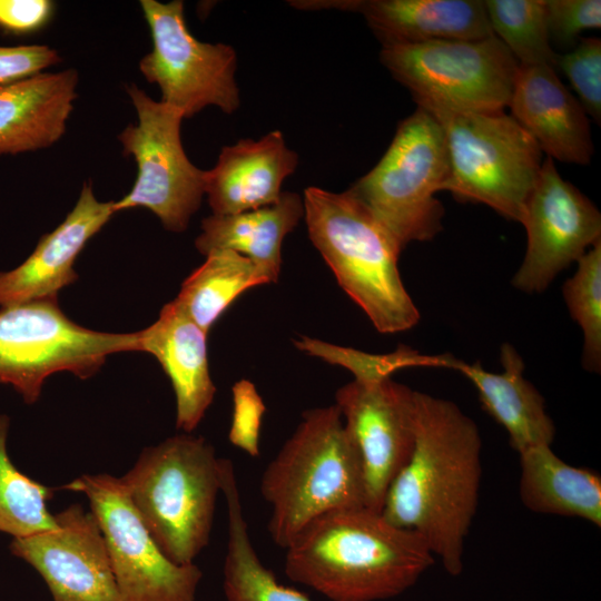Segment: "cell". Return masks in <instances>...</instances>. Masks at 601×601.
Returning <instances> with one entry per match:
<instances>
[{"mask_svg": "<svg viewBox=\"0 0 601 601\" xmlns=\"http://www.w3.org/2000/svg\"><path fill=\"white\" fill-rule=\"evenodd\" d=\"M48 0H0V27L12 32H30L42 27L52 13Z\"/></svg>", "mask_w": 601, "mask_h": 601, "instance_id": "cell-34", "label": "cell"}, {"mask_svg": "<svg viewBox=\"0 0 601 601\" xmlns=\"http://www.w3.org/2000/svg\"><path fill=\"white\" fill-rule=\"evenodd\" d=\"M501 373H492L476 362L455 357L450 368L462 373L475 386L483 408L506 431L518 454L538 445H552L555 426L543 396L524 376L518 351L504 343L500 349Z\"/></svg>", "mask_w": 601, "mask_h": 601, "instance_id": "cell-21", "label": "cell"}, {"mask_svg": "<svg viewBox=\"0 0 601 601\" xmlns=\"http://www.w3.org/2000/svg\"><path fill=\"white\" fill-rule=\"evenodd\" d=\"M520 223L526 231V250L512 284L529 294L544 292L560 272L601 240L600 211L560 176L549 157L543 160Z\"/></svg>", "mask_w": 601, "mask_h": 601, "instance_id": "cell-14", "label": "cell"}, {"mask_svg": "<svg viewBox=\"0 0 601 601\" xmlns=\"http://www.w3.org/2000/svg\"><path fill=\"white\" fill-rule=\"evenodd\" d=\"M220 492L227 510L224 592L227 601H311L306 594L278 583L255 551L245 520L234 465L220 459Z\"/></svg>", "mask_w": 601, "mask_h": 601, "instance_id": "cell-25", "label": "cell"}, {"mask_svg": "<svg viewBox=\"0 0 601 601\" xmlns=\"http://www.w3.org/2000/svg\"><path fill=\"white\" fill-rule=\"evenodd\" d=\"M120 481L160 551L193 564L209 543L220 492L214 446L191 433L173 435L145 447Z\"/></svg>", "mask_w": 601, "mask_h": 601, "instance_id": "cell-5", "label": "cell"}, {"mask_svg": "<svg viewBox=\"0 0 601 601\" xmlns=\"http://www.w3.org/2000/svg\"><path fill=\"white\" fill-rule=\"evenodd\" d=\"M430 114L446 144L450 171L443 190L520 223L543 164L535 140L505 110Z\"/></svg>", "mask_w": 601, "mask_h": 601, "instance_id": "cell-7", "label": "cell"}, {"mask_svg": "<svg viewBox=\"0 0 601 601\" xmlns=\"http://www.w3.org/2000/svg\"><path fill=\"white\" fill-rule=\"evenodd\" d=\"M294 343L295 346L300 351L309 355L319 357L331 364H337L343 367H345L346 359L349 353L353 351L352 348L333 345L306 336L299 337ZM418 355L420 359L417 366H434V356H427L422 354Z\"/></svg>", "mask_w": 601, "mask_h": 601, "instance_id": "cell-35", "label": "cell"}, {"mask_svg": "<svg viewBox=\"0 0 601 601\" xmlns=\"http://www.w3.org/2000/svg\"><path fill=\"white\" fill-rule=\"evenodd\" d=\"M508 108L546 157L590 164L594 148L588 115L554 67L519 65Z\"/></svg>", "mask_w": 601, "mask_h": 601, "instance_id": "cell-17", "label": "cell"}, {"mask_svg": "<svg viewBox=\"0 0 601 601\" xmlns=\"http://www.w3.org/2000/svg\"><path fill=\"white\" fill-rule=\"evenodd\" d=\"M578 268L562 288L571 317L583 333L582 365L601 370V240L577 262Z\"/></svg>", "mask_w": 601, "mask_h": 601, "instance_id": "cell-29", "label": "cell"}, {"mask_svg": "<svg viewBox=\"0 0 601 601\" xmlns=\"http://www.w3.org/2000/svg\"><path fill=\"white\" fill-rule=\"evenodd\" d=\"M308 237L338 285L383 334L414 327L420 312L398 269L393 237L347 190L308 187L303 195Z\"/></svg>", "mask_w": 601, "mask_h": 601, "instance_id": "cell-4", "label": "cell"}, {"mask_svg": "<svg viewBox=\"0 0 601 601\" xmlns=\"http://www.w3.org/2000/svg\"><path fill=\"white\" fill-rule=\"evenodd\" d=\"M492 33L520 66L550 65L556 55L551 46L545 0H485Z\"/></svg>", "mask_w": 601, "mask_h": 601, "instance_id": "cell-28", "label": "cell"}, {"mask_svg": "<svg viewBox=\"0 0 601 601\" xmlns=\"http://www.w3.org/2000/svg\"><path fill=\"white\" fill-rule=\"evenodd\" d=\"M138 124L119 135L124 154L137 164L131 190L114 201L115 213L145 207L171 231H184L205 195V170L187 157L180 139L184 116L176 108L155 101L136 85L127 86Z\"/></svg>", "mask_w": 601, "mask_h": 601, "instance_id": "cell-11", "label": "cell"}, {"mask_svg": "<svg viewBox=\"0 0 601 601\" xmlns=\"http://www.w3.org/2000/svg\"><path fill=\"white\" fill-rule=\"evenodd\" d=\"M139 352L154 355L168 375L176 397V427L191 433L211 405L216 386L207 358V333L176 299L139 332Z\"/></svg>", "mask_w": 601, "mask_h": 601, "instance_id": "cell-20", "label": "cell"}, {"mask_svg": "<svg viewBox=\"0 0 601 601\" xmlns=\"http://www.w3.org/2000/svg\"><path fill=\"white\" fill-rule=\"evenodd\" d=\"M75 69L0 86V155L47 148L66 131L77 97Z\"/></svg>", "mask_w": 601, "mask_h": 601, "instance_id": "cell-22", "label": "cell"}, {"mask_svg": "<svg viewBox=\"0 0 601 601\" xmlns=\"http://www.w3.org/2000/svg\"><path fill=\"white\" fill-rule=\"evenodd\" d=\"M299 9H338L361 13L382 47L492 36L482 0L292 1Z\"/></svg>", "mask_w": 601, "mask_h": 601, "instance_id": "cell-16", "label": "cell"}, {"mask_svg": "<svg viewBox=\"0 0 601 601\" xmlns=\"http://www.w3.org/2000/svg\"><path fill=\"white\" fill-rule=\"evenodd\" d=\"M140 335L86 328L63 314L57 298L23 302L0 309V382L28 404L41 395L46 378L70 372L81 380L96 374L106 358L139 352Z\"/></svg>", "mask_w": 601, "mask_h": 601, "instance_id": "cell-9", "label": "cell"}, {"mask_svg": "<svg viewBox=\"0 0 601 601\" xmlns=\"http://www.w3.org/2000/svg\"><path fill=\"white\" fill-rule=\"evenodd\" d=\"M85 494L104 533L120 601H195L201 570L171 562L158 548L120 477L83 474L63 486Z\"/></svg>", "mask_w": 601, "mask_h": 601, "instance_id": "cell-13", "label": "cell"}, {"mask_svg": "<svg viewBox=\"0 0 601 601\" xmlns=\"http://www.w3.org/2000/svg\"><path fill=\"white\" fill-rule=\"evenodd\" d=\"M304 214L303 197L294 191H283L273 205L204 218L195 246L205 256L214 250L244 255L266 273L270 283H276L282 267L283 242Z\"/></svg>", "mask_w": 601, "mask_h": 601, "instance_id": "cell-23", "label": "cell"}, {"mask_svg": "<svg viewBox=\"0 0 601 601\" xmlns=\"http://www.w3.org/2000/svg\"><path fill=\"white\" fill-rule=\"evenodd\" d=\"M266 273L248 257L233 250L206 255L181 284L175 298L186 314L208 334L215 322L245 290L269 284Z\"/></svg>", "mask_w": 601, "mask_h": 601, "instance_id": "cell-26", "label": "cell"}, {"mask_svg": "<svg viewBox=\"0 0 601 601\" xmlns=\"http://www.w3.org/2000/svg\"><path fill=\"white\" fill-rule=\"evenodd\" d=\"M550 41L575 46L579 36L601 27L600 0H545Z\"/></svg>", "mask_w": 601, "mask_h": 601, "instance_id": "cell-32", "label": "cell"}, {"mask_svg": "<svg viewBox=\"0 0 601 601\" xmlns=\"http://www.w3.org/2000/svg\"><path fill=\"white\" fill-rule=\"evenodd\" d=\"M233 417L228 432L229 442L252 457L259 455L262 420L265 403L256 386L248 380H239L231 387Z\"/></svg>", "mask_w": 601, "mask_h": 601, "instance_id": "cell-31", "label": "cell"}, {"mask_svg": "<svg viewBox=\"0 0 601 601\" xmlns=\"http://www.w3.org/2000/svg\"><path fill=\"white\" fill-rule=\"evenodd\" d=\"M394 353L375 355L335 393L344 427L357 453L365 506L381 512L387 490L414 446V393L397 383Z\"/></svg>", "mask_w": 601, "mask_h": 601, "instance_id": "cell-10", "label": "cell"}, {"mask_svg": "<svg viewBox=\"0 0 601 601\" xmlns=\"http://www.w3.org/2000/svg\"><path fill=\"white\" fill-rule=\"evenodd\" d=\"M443 129L421 107L398 124L380 161L347 191L362 203L403 250L442 229L445 210L435 194L449 177Z\"/></svg>", "mask_w": 601, "mask_h": 601, "instance_id": "cell-6", "label": "cell"}, {"mask_svg": "<svg viewBox=\"0 0 601 601\" xmlns=\"http://www.w3.org/2000/svg\"><path fill=\"white\" fill-rule=\"evenodd\" d=\"M482 479L476 423L454 402L415 391L414 446L391 483L382 515L421 536L451 575L463 571Z\"/></svg>", "mask_w": 601, "mask_h": 601, "instance_id": "cell-1", "label": "cell"}, {"mask_svg": "<svg viewBox=\"0 0 601 601\" xmlns=\"http://www.w3.org/2000/svg\"><path fill=\"white\" fill-rule=\"evenodd\" d=\"M297 165L298 155L287 147L280 130L223 147L215 167L205 170V195L213 214H239L277 203L284 180Z\"/></svg>", "mask_w": 601, "mask_h": 601, "instance_id": "cell-19", "label": "cell"}, {"mask_svg": "<svg viewBox=\"0 0 601 601\" xmlns=\"http://www.w3.org/2000/svg\"><path fill=\"white\" fill-rule=\"evenodd\" d=\"M558 67L568 78L578 101L598 124L601 119V40L582 38L563 55H556Z\"/></svg>", "mask_w": 601, "mask_h": 601, "instance_id": "cell-30", "label": "cell"}, {"mask_svg": "<svg viewBox=\"0 0 601 601\" xmlns=\"http://www.w3.org/2000/svg\"><path fill=\"white\" fill-rule=\"evenodd\" d=\"M382 65L430 112H490L509 106L519 63L494 35L382 47Z\"/></svg>", "mask_w": 601, "mask_h": 601, "instance_id": "cell-8", "label": "cell"}, {"mask_svg": "<svg viewBox=\"0 0 601 601\" xmlns=\"http://www.w3.org/2000/svg\"><path fill=\"white\" fill-rule=\"evenodd\" d=\"M114 214V201H99L91 185L83 184L65 220L42 236L20 266L0 272V306L57 298L59 290L77 279L73 264L79 253Z\"/></svg>", "mask_w": 601, "mask_h": 601, "instance_id": "cell-18", "label": "cell"}, {"mask_svg": "<svg viewBox=\"0 0 601 601\" xmlns=\"http://www.w3.org/2000/svg\"><path fill=\"white\" fill-rule=\"evenodd\" d=\"M552 445H538L519 454L520 499L532 512L578 518L601 526V477L565 463Z\"/></svg>", "mask_w": 601, "mask_h": 601, "instance_id": "cell-24", "label": "cell"}, {"mask_svg": "<svg viewBox=\"0 0 601 601\" xmlns=\"http://www.w3.org/2000/svg\"><path fill=\"white\" fill-rule=\"evenodd\" d=\"M59 61L58 52L47 46L0 47V86L36 76Z\"/></svg>", "mask_w": 601, "mask_h": 601, "instance_id": "cell-33", "label": "cell"}, {"mask_svg": "<svg viewBox=\"0 0 601 601\" xmlns=\"http://www.w3.org/2000/svg\"><path fill=\"white\" fill-rule=\"evenodd\" d=\"M285 550L286 575L332 601L394 598L435 560L421 536L365 506L321 515Z\"/></svg>", "mask_w": 601, "mask_h": 601, "instance_id": "cell-2", "label": "cell"}, {"mask_svg": "<svg viewBox=\"0 0 601 601\" xmlns=\"http://www.w3.org/2000/svg\"><path fill=\"white\" fill-rule=\"evenodd\" d=\"M9 417L0 415V532L13 539L27 538L57 528L48 501L55 489L18 470L9 457Z\"/></svg>", "mask_w": 601, "mask_h": 601, "instance_id": "cell-27", "label": "cell"}, {"mask_svg": "<svg viewBox=\"0 0 601 601\" xmlns=\"http://www.w3.org/2000/svg\"><path fill=\"white\" fill-rule=\"evenodd\" d=\"M152 50L139 62L144 77L161 90V101L190 118L207 106L225 114L240 106L235 80L237 55L226 43L196 39L185 20L184 2L141 0Z\"/></svg>", "mask_w": 601, "mask_h": 601, "instance_id": "cell-12", "label": "cell"}, {"mask_svg": "<svg viewBox=\"0 0 601 601\" xmlns=\"http://www.w3.org/2000/svg\"><path fill=\"white\" fill-rule=\"evenodd\" d=\"M53 515L56 529L12 539L11 553L42 577L53 601H120L93 513L75 503Z\"/></svg>", "mask_w": 601, "mask_h": 601, "instance_id": "cell-15", "label": "cell"}, {"mask_svg": "<svg viewBox=\"0 0 601 601\" xmlns=\"http://www.w3.org/2000/svg\"><path fill=\"white\" fill-rule=\"evenodd\" d=\"M260 493L270 505L269 535L284 549L321 515L365 506L359 460L335 404L303 413L264 470Z\"/></svg>", "mask_w": 601, "mask_h": 601, "instance_id": "cell-3", "label": "cell"}]
</instances>
